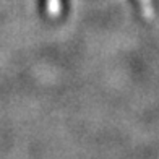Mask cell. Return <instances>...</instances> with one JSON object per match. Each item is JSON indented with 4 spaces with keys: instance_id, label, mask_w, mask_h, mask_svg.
<instances>
[{
    "instance_id": "obj_1",
    "label": "cell",
    "mask_w": 159,
    "mask_h": 159,
    "mask_svg": "<svg viewBox=\"0 0 159 159\" xmlns=\"http://www.w3.org/2000/svg\"><path fill=\"white\" fill-rule=\"evenodd\" d=\"M62 2L63 0H49L47 2V11L50 16H59L60 13V7H62Z\"/></svg>"
}]
</instances>
